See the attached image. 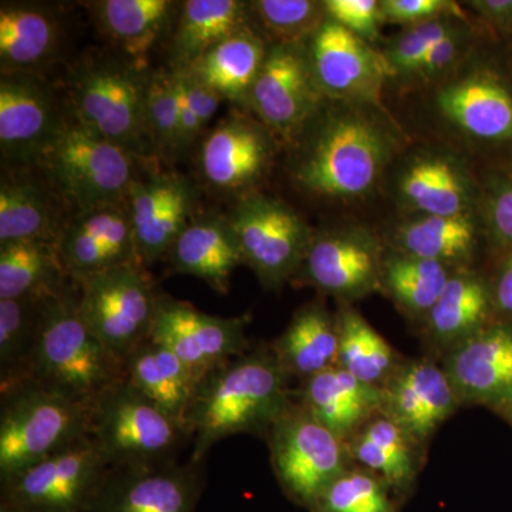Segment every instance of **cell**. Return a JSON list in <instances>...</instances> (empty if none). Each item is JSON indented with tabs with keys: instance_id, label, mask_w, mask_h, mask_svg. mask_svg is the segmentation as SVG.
<instances>
[{
	"instance_id": "obj_1",
	"label": "cell",
	"mask_w": 512,
	"mask_h": 512,
	"mask_svg": "<svg viewBox=\"0 0 512 512\" xmlns=\"http://www.w3.org/2000/svg\"><path fill=\"white\" fill-rule=\"evenodd\" d=\"M309 131L292 175L303 191L336 201L360 200L375 190L392 164L399 141L382 106L332 100Z\"/></svg>"
},
{
	"instance_id": "obj_2",
	"label": "cell",
	"mask_w": 512,
	"mask_h": 512,
	"mask_svg": "<svg viewBox=\"0 0 512 512\" xmlns=\"http://www.w3.org/2000/svg\"><path fill=\"white\" fill-rule=\"evenodd\" d=\"M289 380L272 346L249 348L202 377L185 419L194 443L191 463L202 464L229 436H266L293 403Z\"/></svg>"
},
{
	"instance_id": "obj_3",
	"label": "cell",
	"mask_w": 512,
	"mask_h": 512,
	"mask_svg": "<svg viewBox=\"0 0 512 512\" xmlns=\"http://www.w3.org/2000/svg\"><path fill=\"white\" fill-rule=\"evenodd\" d=\"M124 376L123 363L80 316L79 291L64 285L46 295L30 380L92 409Z\"/></svg>"
},
{
	"instance_id": "obj_4",
	"label": "cell",
	"mask_w": 512,
	"mask_h": 512,
	"mask_svg": "<svg viewBox=\"0 0 512 512\" xmlns=\"http://www.w3.org/2000/svg\"><path fill=\"white\" fill-rule=\"evenodd\" d=\"M90 436V409L29 380L2 393V484Z\"/></svg>"
},
{
	"instance_id": "obj_5",
	"label": "cell",
	"mask_w": 512,
	"mask_h": 512,
	"mask_svg": "<svg viewBox=\"0 0 512 512\" xmlns=\"http://www.w3.org/2000/svg\"><path fill=\"white\" fill-rule=\"evenodd\" d=\"M429 87L431 116L461 146L512 144V80L494 64L473 52Z\"/></svg>"
},
{
	"instance_id": "obj_6",
	"label": "cell",
	"mask_w": 512,
	"mask_h": 512,
	"mask_svg": "<svg viewBox=\"0 0 512 512\" xmlns=\"http://www.w3.org/2000/svg\"><path fill=\"white\" fill-rule=\"evenodd\" d=\"M90 437L109 467L175 461L190 434L183 424L138 392L126 377L90 409Z\"/></svg>"
},
{
	"instance_id": "obj_7",
	"label": "cell",
	"mask_w": 512,
	"mask_h": 512,
	"mask_svg": "<svg viewBox=\"0 0 512 512\" xmlns=\"http://www.w3.org/2000/svg\"><path fill=\"white\" fill-rule=\"evenodd\" d=\"M47 170L82 212L126 202L137 181L131 151L82 124H64L42 154Z\"/></svg>"
},
{
	"instance_id": "obj_8",
	"label": "cell",
	"mask_w": 512,
	"mask_h": 512,
	"mask_svg": "<svg viewBox=\"0 0 512 512\" xmlns=\"http://www.w3.org/2000/svg\"><path fill=\"white\" fill-rule=\"evenodd\" d=\"M76 282L84 323L124 365L153 329L158 293L150 276L143 265L124 264Z\"/></svg>"
},
{
	"instance_id": "obj_9",
	"label": "cell",
	"mask_w": 512,
	"mask_h": 512,
	"mask_svg": "<svg viewBox=\"0 0 512 512\" xmlns=\"http://www.w3.org/2000/svg\"><path fill=\"white\" fill-rule=\"evenodd\" d=\"M271 463L284 493L306 510L352 466L345 441L336 437L299 403L266 434Z\"/></svg>"
},
{
	"instance_id": "obj_10",
	"label": "cell",
	"mask_w": 512,
	"mask_h": 512,
	"mask_svg": "<svg viewBox=\"0 0 512 512\" xmlns=\"http://www.w3.org/2000/svg\"><path fill=\"white\" fill-rule=\"evenodd\" d=\"M227 218L244 264L266 291H279L298 275L313 238L298 212L278 198L248 194Z\"/></svg>"
},
{
	"instance_id": "obj_11",
	"label": "cell",
	"mask_w": 512,
	"mask_h": 512,
	"mask_svg": "<svg viewBox=\"0 0 512 512\" xmlns=\"http://www.w3.org/2000/svg\"><path fill=\"white\" fill-rule=\"evenodd\" d=\"M148 80L133 66L86 64L73 77L77 123L127 150L136 148L147 136Z\"/></svg>"
},
{
	"instance_id": "obj_12",
	"label": "cell",
	"mask_w": 512,
	"mask_h": 512,
	"mask_svg": "<svg viewBox=\"0 0 512 512\" xmlns=\"http://www.w3.org/2000/svg\"><path fill=\"white\" fill-rule=\"evenodd\" d=\"M109 468L84 437L3 483L2 501L26 512H86Z\"/></svg>"
},
{
	"instance_id": "obj_13",
	"label": "cell",
	"mask_w": 512,
	"mask_h": 512,
	"mask_svg": "<svg viewBox=\"0 0 512 512\" xmlns=\"http://www.w3.org/2000/svg\"><path fill=\"white\" fill-rule=\"evenodd\" d=\"M325 99L306 43H274L268 47L247 103L268 130L293 140L319 113Z\"/></svg>"
},
{
	"instance_id": "obj_14",
	"label": "cell",
	"mask_w": 512,
	"mask_h": 512,
	"mask_svg": "<svg viewBox=\"0 0 512 512\" xmlns=\"http://www.w3.org/2000/svg\"><path fill=\"white\" fill-rule=\"evenodd\" d=\"M248 316L221 318L187 302L158 295L150 339L174 353L192 372L204 377L215 367L249 349Z\"/></svg>"
},
{
	"instance_id": "obj_15",
	"label": "cell",
	"mask_w": 512,
	"mask_h": 512,
	"mask_svg": "<svg viewBox=\"0 0 512 512\" xmlns=\"http://www.w3.org/2000/svg\"><path fill=\"white\" fill-rule=\"evenodd\" d=\"M384 252L367 229H332L313 235L296 276L340 303H352L380 291Z\"/></svg>"
},
{
	"instance_id": "obj_16",
	"label": "cell",
	"mask_w": 512,
	"mask_h": 512,
	"mask_svg": "<svg viewBox=\"0 0 512 512\" xmlns=\"http://www.w3.org/2000/svg\"><path fill=\"white\" fill-rule=\"evenodd\" d=\"M204 490L201 464L110 467L86 512H195Z\"/></svg>"
},
{
	"instance_id": "obj_17",
	"label": "cell",
	"mask_w": 512,
	"mask_h": 512,
	"mask_svg": "<svg viewBox=\"0 0 512 512\" xmlns=\"http://www.w3.org/2000/svg\"><path fill=\"white\" fill-rule=\"evenodd\" d=\"M306 46L326 99L382 106L383 86L390 79L382 52L328 18Z\"/></svg>"
},
{
	"instance_id": "obj_18",
	"label": "cell",
	"mask_w": 512,
	"mask_h": 512,
	"mask_svg": "<svg viewBox=\"0 0 512 512\" xmlns=\"http://www.w3.org/2000/svg\"><path fill=\"white\" fill-rule=\"evenodd\" d=\"M382 393L380 412L423 448L461 407L443 366L430 357L404 359L382 387Z\"/></svg>"
},
{
	"instance_id": "obj_19",
	"label": "cell",
	"mask_w": 512,
	"mask_h": 512,
	"mask_svg": "<svg viewBox=\"0 0 512 512\" xmlns=\"http://www.w3.org/2000/svg\"><path fill=\"white\" fill-rule=\"evenodd\" d=\"M396 200L414 215H471L480 201L476 181L451 151H414L396 173Z\"/></svg>"
},
{
	"instance_id": "obj_20",
	"label": "cell",
	"mask_w": 512,
	"mask_h": 512,
	"mask_svg": "<svg viewBox=\"0 0 512 512\" xmlns=\"http://www.w3.org/2000/svg\"><path fill=\"white\" fill-rule=\"evenodd\" d=\"M461 406L497 410L512 402V323L497 320L443 356Z\"/></svg>"
},
{
	"instance_id": "obj_21",
	"label": "cell",
	"mask_w": 512,
	"mask_h": 512,
	"mask_svg": "<svg viewBox=\"0 0 512 512\" xmlns=\"http://www.w3.org/2000/svg\"><path fill=\"white\" fill-rule=\"evenodd\" d=\"M134 242L141 265L167 255L191 221L194 185L178 174H156L138 180L127 198Z\"/></svg>"
},
{
	"instance_id": "obj_22",
	"label": "cell",
	"mask_w": 512,
	"mask_h": 512,
	"mask_svg": "<svg viewBox=\"0 0 512 512\" xmlns=\"http://www.w3.org/2000/svg\"><path fill=\"white\" fill-rule=\"evenodd\" d=\"M126 202L82 212L63 229L57 247L74 281L114 266L141 265Z\"/></svg>"
},
{
	"instance_id": "obj_23",
	"label": "cell",
	"mask_w": 512,
	"mask_h": 512,
	"mask_svg": "<svg viewBox=\"0 0 512 512\" xmlns=\"http://www.w3.org/2000/svg\"><path fill=\"white\" fill-rule=\"evenodd\" d=\"M274 143V136L264 124L245 117H229L202 144V174L217 190H245L268 170L275 153Z\"/></svg>"
},
{
	"instance_id": "obj_24",
	"label": "cell",
	"mask_w": 512,
	"mask_h": 512,
	"mask_svg": "<svg viewBox=\"0 0 512 512\" xmlns=\"http://www.w3.org/2000/svg\"><path fill=\"white\" fill-rule=\"evenodd\" d=\"M491 286L470 268L457 269L436 302L421 320L430 350L443 357L493 323Z\"/></svg>"
},
{
	"instance_id": "obj_25",
	"label": "cell",
	"mask_w": 512,
	"mask_h": 512,
	"mask_svg": "<svg viewBox=\"0 0 512 512\" xmlns=\"http://www.w3.org/2000/svg\"><path fill=\"white\" fill-rule=\"evenodd\" d=\"M63 126L39 84L23 77L0 83V147L3 157L28 161L42 157Z\"/></svg>"
},
{
	"instance_id": "obj_26",
	"label": "cell",
	"mask_w": 512,
	"mask_h": 512,
	"mask_svg": "<svg viewBox=\"0 0 512 512\" xmlns=\"http://www.w3.org/2000/svg\"><path fill=\"white\" fill-rule=\"evenodd\" d=\"M298 403L342 441L380 413L383 393L379 387L357 380L339 366L302 380Z\"/></svg>"
},
{
	"instance_id": "obj_27",
	"label": "cell",
	"mask_w": 512,
	"mask_h": 512,
	"mask_svg": "<svg viewBox=\"0 0 512 512\" xmlns=\"http://www.w3.org/2000/svg\"><path fill=\"white\" fill-rule=\"evenodd\" d=\"M167 255L173 274L200 278L218 293H227L231 275L244 264L228 218L211 214L192 218Z\"/></svg>"
},
{
	"instance_id": "obj_28",
	"label": "cell",
	"mask_w": 512,
	"mask_h": 512,
	"mask_svg": "<svg viewBox=\"0 0 512 512\" xmlns=\"http://www.w3.org/2000/svg\"><path fill=\"white\" fill-rule=\"evenodd\" d=\"M345 444L352 463L382 478L393 493L406 494L419 476L423 447L382 412Z\"/></svg>"
},
{
	"instance_id": "obj_29",
	"label": "cell",
	"mask_w": 512,
	"mask_h": 512,
	"mask_svg": "<svg viewBox=\"0 0 512 512\" xmlns=\"http://www.w3.org/2000/svg\"><path fill=\"white\" fill-rule=\"evenodd\" d=\"M124 375L138 392L185 427L202 377L192 372L171 350L151 339L146 340L127 357Z\"/></svg>"
},
{
	"instance_id": "obj_30",
	"label": "cell",
	"mask_w": 512,
	"mask_h": 512,
	"mask_svg": "<svg viewBox=\"0 0 512 512\" xmlns=\"http://www.w3.org/2000/svg\"><path fill=\"white\" fill-rule=\"evenodd\" d=\"M480 227L476 215H414L397 225L389 249L440 262L453 269L470 268L476 256Z\"/></svg>"
},
{
	"instance_id": "obj_31",
	"label": "cell",
	"mask_w": 512,
	"mask_h": 512,
	"mask_svg": "<svg viewBox=\"0 0 512 512\" xmlns=\"http://www.w3.org/2000/svg\"><path fill=\"white\" fill-rule=\"evenodd\" d=\"M271 346L288 376L302 382L338 366V319L323 303H309L293 315Z\"/></svg>"
},
{
	"instance_id": "obj_32",
	"label": "cell",
	"mask_w": 512,
	"mask_h": 512,
	"mask_svg": "<svg viewBox=\"0 0 512 512\" xmlns=\"http://www.w3.org/2000/svg\"><path fill=\"white\" fill-rule=\"evenodd\" d=\"M249 3L238 0H188L173 42L174 70L187 69L215 46L248 28Z\"/></svg>"
},
{
	"instance_id": "obj_33",
	"label": "cell",
	"mask_w": 512,
	"mask_h": 512,
	"mask_svg": "<svg viewBox=\"0 0 512 512\" xmlns=\"http://www.w3.org/2000/svg\"><path fill=\"white\" fill-rule=\"evenodd\" d=\"M268 46L262 37L247 28L215 46L187 69L215 90L222 99L247 101Z\"/></svg>"
},
{
	"instance_id": "obj_34",
	"label": "cell",
	"mask_w": 512,
	"mask_h": 512,
	"mask_svg": "<svg viewBox=\"0 0 512 512\" xmlns=\"http://www.w3.org/2000/svg\"><path fill=\"white\" fill-rule=\"evenodd\" d=\"M66 274L56 242L0 244V301L55 292L66 285Z\"/></svg>"
},
{
	"instance_id": "obj_35",
	"label": "cell",
	"mask_w": 512,
	"mask_h": 512,
	"mask_svg": "<svg viewBox=\"0 0 512 512\" xmlns=\"http://www.w3.org/2000/svg\"><path fill=\"white\" fill-rule=\"evenodd\" d=\"M338 366L369 386L382 389L404 359L350 303H340Z\"/></svg>"
},
{
	"instance_id": "obj_36",
	"label": "cell",
	"mask_w": 512,
	"mask_h": 512,
	"mask_svg": "<svg viewBox=\"0 0 512 512\" xmlns=\"http://www.w3.org/2000/svg\"><path fill=\"white\" fill-rule=\"evenodd\" d=\"M456 271L440 262L389 249L384 252L380 291L386 292L404 315L421 322Z\"/></svg>"
},
{
	"instance_id": "obj_37",
	"label": "cell",
	"mask_w": 512,
	"mask_h": 512,
	"mask_svg": "<svg viewBox=\"0 0 512 512\" xmlns=\"http://www.w3.org/2000/svg\"><path fill=\"white\" fill-rule=\"evenodd\" d=\"M173 6L168 0H104L96 9L101 28L123 50L131 66L143 72Z\"/></svg>"
},
{
	"instance_id": "obj_38",
	"label": "cell",
	"mask_w": 512,
	"mask_h": 512,
	"mask_svg": "<svg viewBox=\"0 0 512 512\" xmlns=\"http://www.w3.org/2000/svg\"><path fill=\"white\" fill-rule=\"evenodd\" d=\"M45 298L36 295L0 301V393L32 379Z\"/></svg>"
},
{
	"instance_id": "obj_39",
	"label": "cell",
	"mask_w": 512,
	"mask_h": 512,
	"mask_svg": "<svg viewBox=\"0 0 512 512\" xmlns=\"http://www.w3.org/2000/svg\"><path fill=\"white\" fill-rule=\"evenodd\" d=\"M42 239L59 242L52 202L45 190L25 175H3L0 184V244Z\"/></svg>"
},
{
	"instance_id": "obj_40",
	"label": "cell",
	"mask_w": 512,
	"mask_h": 512,
	"mask_svg": "<svg viewBox=\"0 0 512 512\" xmlns=\"http://www.w3.org/2000/svg\"><path fill=\"white\" fill-rule=\"evenodd\" d=\"M55 20L32 6H2L0 59L9 70L30 69L46 59L56 45Z\"/></svg>"
},
{
	"instance_id": "obj_41",
	"label": "cell",
	"mask_w": 512,
	"mask_h": 512,
	"mask_svg": "<svg viewBox=\"0 0 512 512\" xmlns=\"http://www.w3.org/2000/svg\"><path fill=\"white\" fill-rule=\"evenodd\" d=\"M470 22L461 13L439 16V18L424 20L412 26H404L392 40L387 42L382 55L389 69L390 79L406 82L417 64L433 49L437 43L453 35L458 29Z\"/></svg>"
},
{
	"instance_id": "obj_42",
	"label": "cell",
	"mask_w": 512,
	"mask_h": 512,
	"mask_svg": "<svg viewBox=\"0 0 512 512\" xmlns=\"http://www.w3.org/2000/svg\"><path fill=\"white\" fill-rule=\"evenodd\" d=\"M311 512H396L393 491L382 478L352 464L323 491Z\"/></svg>"
},
{
	"instance_id": "obj_43",
	"label": "cell",
	"mask_w": 512,
	"mask_h": 512,
	"mask_svg": "<svg viewBox=\"0 0 512 512\" xmlns=\"http://www.w3.org/2000/svg\"><path fill=\"white\" fill-rule=\"evenodd\" d=\"M249 8L274 43H308L326 20L325 5L313 0H258Z\"/></svg>"
},
{
	"instance_id": "obj_44",
	"label": "cell",
	"mask_w": 512,
	"mask_h": 512,
	"mask_svg": "<svg viewBox=\"0 0 512 512\" xmlns=\"http://www.w3.org/2000/svg\"><path fill=\"white\" fill-rule=\"evenodd\" d=\"M146 130L158 150L181 148V103L177 74L157 73L148 80Z\"/></svg>"
},
{
	"instance_id": "obj_45",
	"label": "cell",
	"mask_w": 512,
	"mask_h": 512,
	"mask_svg": "<svg viewBox=\"0 0 512 512\" xmlns=\"http://www.w3.org/2000/svg\"><path fill=\"white\" fill-rule=\"evenodd\" d=\"M476 30L471 22L437 43L433 49L417 64L412 76L404 83H412L414 86H431L439 82L454 67L463 62L466 57L474 52L476 46Z\"/></svg>"
},
{
	"instance_id": "obj_46",
	"label": "cell",
	"mask_w": 512,
	"mask_h": 512,
	"mask_svg": "<svg viewBox=\"0 0 512 512\" xmlns=\"http://www.w3.org/2000/svg\"><path fill=\"white\" fill-rule=\"evenodd\" d=\"M326 18L333 20L367 43L376 42L384 23L377 0H326Z\"/></svg>"
},
{
	"instance_id": "obj_47",
	"label": "cell",
	"mask_w": 512,
	"mask_h": 512,
	"mask_svg": "<svg viewBox=\"0 0 512 512\" xmlns=\"http://www.w3.org/2000/svg\"><path fill=\"white\" fill-rule=\"evenodd\" d=\"M483 217L494 247L512 251V174L491 184L483 200Z\"/></svg>"
},
{
	"instance_id": "obj_48",
	"label": "cell",
	"mask_w": 512,
	"mask_h": 512,
	"mask_svg": "<svg viewBox=\"0 0 512 512\" xmlns=\"http://www.w3.org/2000/svg\"><path fill=\"white\" fill-rule=\"evenodd\" d=\"M380 9L384 22L403 26L463 12L458 3L450 0H382Z\"/></svg>"
},
{
	"instance_id": "obj_49",
	"label": "cell",
	"mask_w": 512,
	"mask_h": 512,
	"mask_svg": "<svg viewBox=\"0 0 512 512\" xmlns=\"http://www.w3.org/2000/svg\"><path fill=\"white\" fill-rule=\"evenodd\" d=\"M177 74L178 86H180L181 94L187 100L188 106L191 107L192 113L197 117L201 130L217 113L222 97L220 94L207 86L200 77L190 69L174 70Z\"/></svg>"
},
{
	"instance_id": "obj_50",
	"label": "cell",
	"mask_w": 512,
	"mask_h": 512,
	"mask_svg": "<svg viewBox=\"0 0 512 512\" xmlns=\"http://www.w3.org/2000/svg\"><path fill=\"white\" fill-rule=\"evenodd\" d=\"M490 286L495 316L498 320L512 323V251L505 252Z\"/></svg>"
},
{
	"instance_id": "obj_51",
	"label": "cell",
	"mask_w": 512,
	"mask_h": 512,
	"mask_svg": "<svg viewBox=\"0 0 512 512\" xmlns=\"http://www.w3.org/2000/svg\"><path fill=\"white\" fill-rule=\"evenodd\" d=\"M467 5L491 28L512 32V0H474Z\"/></svg>"
},
{
	"instance_id": "obj_52",
	"label": "cell",
	"mask_w": 512,
	"mask_h": 512,
	"mask_svg": "<svg viewBox=\"0 0 512 512\" xmlns=\"http://www.w3.org/2000/svg\"><path fill=\"white\" fill-rule=\"evenodd\" d=\"M495 413L500 414L504 420H507L508 423L512 426V402L504 404V406L498 407L497 410H494Z\"/></svg>"
},
{
	"instance_id": "obj_53",
	"label": "cell",
	"mask_w": 512,
	"mask_h": 512,
	"mask_svg": "<svg viewBox=\"0 0 512 512\" xmlns=\"http://www.w3.org/2000/svg\"><path fill=\"white\" fill-rule=\"evenodd\" d=\"M0 512H26L22 510V508L18 507V505L8 503V501H2L0 504Z\"/></svg>"
}]
</instances>
